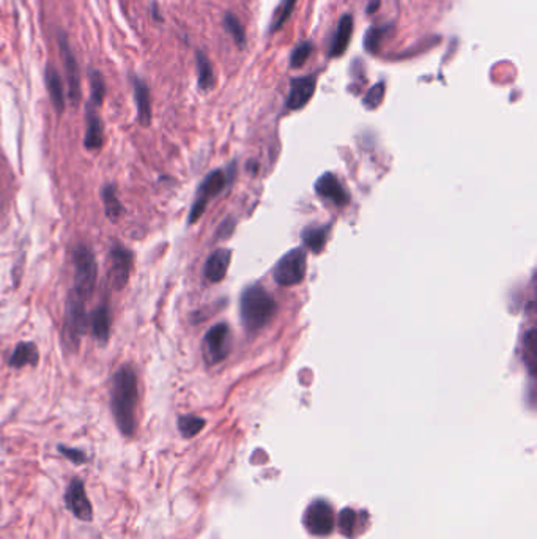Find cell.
Segmentation results:
<instances>
[{
  "label": "cell",
  "instance_id": "1",
  "mask_svg": "<svg viewBox=\"0 0 537 539\" xmlns=\"http://www.w3.org/2000/svg\"><path fill=\"white\" fill-rule=\"evenodd\" d=\"M137 404H139V383L133 366H120L112 377L111 407L120 432L133 437L137 429Z\"/></svg>",
  "mask_w": 537,
  "mask_h": 539
},
{
  "label": "cell",
  "instance_id": "2",
  "mask_svg": "<svg viewBox=\"0 0 537 539\" xmlns=\"http://www.w3.org/2000/svg\"><path fill=\"white\" fill-rule=\"evenodd\" d=\"M276 312V302L270 293L259 284L246 287L239 298V316L244 330L249 333L259 331L273 319Z\"/></svg>",
  "mask_w": 537,
  "mask_h": 539
},
{
  "label": "cell",
  "instance_id": "3",
  "mask_svg": "<svg viewBox=\"0 0 537 539\" xmlns=\"http://www.w3.org/2000/svg\"><path fill=\"white\" fill-rule=\"evenodd\" d=\"M74 291L82 300L91 297L96 287L98 266L93 251L85 245H78L73 251Z\"/></svg>",
  "mask_w": 537,
  "mask_h": 539
},
{
  "label": "cell",
  "instance_id": "4",
  "mask_svg": "<svg viewBox=\"0 0 537 539\" xmlns=\"http://www.w3.org/2000/svg\"><path fill=\"white\" fill-rule=\"evenodd\" d=\"M85 300L76 292H71L66 302V316L64 323V338L66 347H79V340L87 328V314H85Z\"/></svg>",
  "mask_w": 537,
  "mask_h": 539
},
{
  "label": "cell",
  "instance_id": "5",
  "mask_svg": "<svg viewBox=\"0 0 537 539\" xmlns=\"http://www.w3.org/2000/svg\"><path fill=\"white\" fill-rule=\"evenodd\" d=\"M306 276V254L302 249H291L285 253L279 262L274 265L273 277L279 286H296Z\"/></svg>",
  "mask_w": 537,
  "mask_h": 539
},
{
  "label": "cell",
  "instance_id": "6",
  "mask_svg": "<svg viewBox=\"0 0 537 539\" xmlns=\"http://www.w3.org/2000/svg\"><path fill=\"white\" fill-rule=\"evenodd\" d=\"M203 349L210 365H216L227 358L228 351H230V330L226 323H218L210 328L208 333L205 334Z\"/></svg>",
  "mask_w": 537,
  "mask_h": 539
},
{
  "label": "cell",
  "instance_id": "7",
  "mask_svg": "<svg viewBox=\"0 0 537 539\" xmlns=\"http://www.w3.org/2000/svg\"><path fill=\"white\" fill-rule=\"evenodd\" d=\"M227 183V179L222 170H213L210 175H207V179L203 180V183L201 185V188L197 191V199L196 202L192 203L191 213H190V223L194 224L196 221L202 217L205 208H207V203L210 199H213L215 196H218L219 192L224 190V186Z\"/></svg>",
  "mask_w": 537,
  "mask_h": 539
},
{
  "label": "cell",
  "instance_id": "8",
  "mask_svg": "<svg viewBox=\"0 0 537 539\" xmlns=\"http://www.w3.org/2000/svg\"><path fill=\"white\" fill-rule=\"evenodd\" d=\"M65 504L70 513L82 522H90L93 518V509H91L90 500L85 493L84 482L79 478H74L65 492Z\"/></svg>",
  "mask_w": 537,
  "mask_h": 539
},
{
  "label": "cell",
  "instance_id": "9",
  "mask_svg": "<svg viewBox=\"0 0 537 539\" xmlns=\"http://www.w3.org/2000/svg\"><path fill=\"white\" fill-rule=\"evenodd\" d=\"M133 268V253L129 249L113 245L111 249V280L116 291L127 287Z\"/></svg>",
  "mask_w": 537,
  "mask_h": 539
},
{
  "label": "cell",
  "instance_id": "10",
  "mask_svg": "<svg viewBox=\"0 0 537 539\" xmlns=\"http://www.w3.org/2000/svg\"><path fill=\"white\" fill-rule=\"evenodd\" d=\"M62 57H64V65H65V77L68 84V98L73 104H78L81 100V79H79V66L78 60L74 57L73 51L68 44L65 35H60L59 38Z\"/></svg>",
  "mask_w": 537,
  "mask_h": 539
},
{
  "label": "cell",
  "instance_id": "11",
  "mask_svg": "<svg viewBox=\"0 0 537 539\" xmlns=\"http://www.w3.org/2000/svg\"><path fill=\"white\" fill-rule=\"evenodd\" d=\"M306 525L313 535H329L334 527V514L329 504L325 502L312 503L306 511Z\"/></svg>",
  "mask_w": 537,
  "mask_h": 539
},
{
  "label": "cell",
  "instance_id": "12",
  "mask_svg": "<svg viewBox=\"0 0 537 539\" xmlns=\"http://www.w3.org/2000/svg\"><path fill=\"white\" fill-rule=\"evenodd\" d=\"M317 77L316 76H302L295 77L290 85V93L287 98V109L298 111L302 109L316 93Z\"/></svg>",
  "mask_w": 537,
  "mask_h": 539
},
{
  "label": "cell",
  "instance_id": "13",
  "mask_svg": "<svg viewBox=\"0 0 537 539\" xmlns=\"http://www.w3.org/2000/svg\"><path fill=\"white\" fill-rule=\"evenodd\" d=\"M316 191L320 197L333 202L337 207H344L347 205L348 201H350V196H348V191L344 188V185L331 172L323 174L322 177L317 180Z\"/></svg>",
  "mask_w": 537,
  "mask_h": 539
},
{
  "label": "cell",
  "instance_id": "14",
  "mask_svg": "<svg viewBox=\"0 0 537 539\" xmlns=\"http://www.w3.org/2000/svg\"><path fill=\"white\" fill-rule=\"evenodd\" d=\"M232 253L228 249H216L210 254L205 262V277L210 282H219L226 277L228 265H230Z\"/></svg>",
  "mask_w": 537,
  "mask_h": 539
},
{
  "label": "cell",
  "instance_id": "15",
  "mask_svg": "<svg viewBox=\"0 0 537 539\" xmlns=\"http://www.w3.org/2000/svg\"><path fill=\"white\" fill-rule=\"evenodd\" d=\"M352 33H353V16L352 15L342 16L339 24H337L333 43H331V48H329L331 57H339L345 53L348 48V43H350L352 39Z\"/></svg>",
  "mask_w": 537,
  "mask_h": 539
},
{
  "label": "cell",
  "instance_id": "16",
  "mask_svg": "<svg viewBox=\"0 0 537 539\" xmlns=\"http://www.w3.org/2000/svg\"><path fill=\"white\" fill-rule=\"evenodd\" d=\"M134 98L137 106V118L142 127H148L152 123V100L150 90L147 84L140 79H134Z\"/></svg>",
  "mask_w": 537,
  "mask_h": 539
},
{
  "label": "cell",
  "instance_id": "17",
  "mask_svg": "<svg viewBox=\"0 0 537 539\" xmlns=\"http://www.w3.org/2000/svg\"><path fill=\"white\" fill-rule=\"evenodd\" d=\"M46 87H48L49 98L53 101V106L55 107L57 113H62L65 111L64 82H62L60 75L53 66L46 68Z\"/></svg>",
  "mask_w": 537,
  "mask_h": 539
},
{
  "label": "cell",
  "instance_id": "18",
  "mask_svg": "<svg viewBox=\"0 0 537 539\" xmlns=\"http://www.w3.org/2000/svg\"><path fill=\"white\" fill-rule=\"evenodd\" d=\"M39 360V354L37 345L33 342H19L10 356L8 365L11 367L22 366H37Z\"/></svg>",
  "mask_w": 537,
  "mask_h": 539
},
{
  "label": "cell",
  "instance_id": "19",
  "mask_svg": "<svg viewBox=\"0 0 537 539\" xmlns=\"http://www.w3.org/2000/svg\"><path fill=\"white\" fill-rule=\"evenodd\" d=\"M394 32H396V27L392 24H383V26L369 28V32L365 33V38H364L365 51L370 54H376L380 51L381 44L385 43L388 38L392 37Z\"/></svg>",
  "mask_w": 537,
  "mask_h": 539
},
{
  "label": "cell",
  "instance_id": "20",
  "mask_svg": "<svg viewBox=\"0 0 537 539\" xmlns=\"http://www.w3.org/2000/svg\"><path fill=\"white\" fill-rule=\"evenodd\" d=\"M102 145V122L93 109H87V133H85V147L89 150H98Z\"/></svg>",
  "mask_w": 537,
  "mask_h": 539
},
{
  "label": "cell",
  "instance_id": "21",
  "mask_svg": "<svg viewBox=\"0 0 537 539\" xmlns=\"http://www.w3.org/2000/svg\"><path fill=\"white\" fill-rule=\"evenodd\" d=\"M91 333H93V336L102 344L109 339L111 314L107 306L101 304L100 308L93 312V316H91Z\"/></svg>",
  "mask_w": 537,
  "mask_h": 539
},
{
  "label": "cell",
  "instance_id": "22",
  "mask_svg": "<svg viewBox=\"0 0 537 539\" xmlns=\"http://www.w3.org/2000/svg\"><path fill=\"white\" fill-rule=\"evenodd\" d=\"M101 197H102V202H104V208H106V217L109 218L111 221H116L120 219V217L123 214V205L122 202L118 201V197L116 194V190H113L112 185H106L104 188L101 190Z\"/></svg>",
  "mask_w": 537,
  "mask_h": 539
},
{
  "label": "cell",
  "instance_id": "23",
  "mask_svg": "<svg viewBox=\"0 0 537 539\" xmlns=\"http://www.w3.org/2000/svg\"><path fill=\"white\" fill-rule=\"evenodd\" d=\"M327 238H328L327 227H306L304 232H302V241H304V245L316 254H318L325 248Z\"/></svg>",
  "mask_w": 537,
  "mask_h": 539
},
{
  "label": "cell",
  "instance_id": "24",
  "mask_svg": "<svg viewBox=\"0 0 537 539\" xmlns=\"http://www.w3.org/2000/svg\"><path fill=\"white\" fill-rule=\"evenodd\" d=\"M197 73H199V87L202 90H210L215 85V71L211 66L208 57L202 51H197Z\"/></svg>",
  "mask_w": 537,
  "mask_h": 539
},
{
  "label": "cell",
  "instance_id": "25",
  "mask_svg": "<svg viewBox=\"0 0 537 539\" xmlns=\"http://www.w3.org/2000/svg\"><path fill=\"white\" fill-rule=\"evenodd\" d=\"M224 27H226V30L230 33L232 38L235 39V43L238 44V48L243 49L244 44H246V33H244V28H243L242 22H239V19L237 18V16L232 15V13H226V16H224Z\"/></svg>",
  "mask_w": 537,
  "mask_h": 539
},
{
  "label": "cell",
  "instance_id": "26",
  "mask_svg": "<svg viewBox=\"0 0 537 539\" xmlns=\"http://www.w3.org/2000/svg\"><path fill=\"white\" fill-rule=\"evenodd\" d=\"M90 85H91V103L93 106H101L106 96V84L104 77L100 71H90Z\"/></svg>",
  "mask_w": 537,
  "mask_h": 539
},
{
  "label": "cell",
  "instance_id": "27",
  "mask_svg": "<svg viewBox=\"0 0 537 539\" xmlns=\"http://www.w3.org/2000/svg\"><path fill=\"white\" fill-rule=\"evenodd\" d=\"M205 426V421L202 418H197V417H180L179 418V429L183 437H186V439H191V437L197 435L201 430L203 429Z\"/></svg>",
  "mask_w": 537,
  "mask_h": 539
},
{
  "label": "cell",
  "instance_id": "28",
  "mask_svg": "<svg viewBox=\"0 0 537 539\" xmlns=\"http://www.w3.org/2000/svg\"><path fill=\"white\" fill-rule=\"evenodd\" d=\"M525 363L528 365L529 374L534 376L536 372V330L531 328L525 336Z\"/></svg>",
  "mask_w": 537,
  "mask_h": 539
},
{
  "label": "cell",
  "instance_id": "29",
  "mask_svg": "<svg viewBox=\"0 0 537 539\" xmlns=\"http://www.w3.org/2000/svg\"><path fill=\"white\" fill-rule=\"evenodd\" d=\"M295 5H296V0H282V3L279 5L277 13H276V16H274V19L271 22L270 32H277L279 28L285 24V21L290 18V15H291V11H293Z\"/></svg>",
  "mask_w": 537,
  "mask_h": 539
},
{
  "label": "cell",
  "instance_id": "30",
  "mask_svg": "<svg viewBox=\"0 0 537 539\" xmlns=\"http://www.w3.org/2000/svg\"><path fill=\"white\" fill-rule=\"evenodd\" d=\"M312 49H313V44L311 42L300 43L290 55V66L291 68H301L302 65L306 64V60L309 59V55L312 54Z\"/></svg>",
  "mask_w": 537,
  "mask_h": 539
},
{
  "label": "cell",
  "instance_id": "31",
  "mask_svg": "<svg viewBox=\"0 0 537 539\" xmlns=\"http://www.w3.org/2000/svg\"><path fill=\"white\" fill-rule=\"evenodd\" d=\"M383 96H385V84L383 82L375 84L374 87L365 93L363 100L365 109H376V107L381 104Z\"/></svg>",
  "mask_w": 537,
  "mask_h": 539
},
{
  "label": "cell",
  "instance_id": "32",
  "mask_svg": "<svg viewBox=\"0 0 537 539\" xmlns=\"http://www.w3.org/2000/svg\"><path fill=\"white\" fill-rule=\"evenodd\" d=\"M59 450L62 451V454H64L65 457L70 459V461L74 464H82V462L87 461V457H85V454L82 451L71 450V448H64V446H59Z\"/></svg>",
  "mask_w": 537,
  "mask_h": 539
},
{
  "label": "cell",
  "instance_id": "33",
  "mask_svg": "<svg viewBox=\"0 0 537 539\" xmlns=\"http://www.w3.org/2000/svg\"><path fill=\"white\" fill-rule=\"evenodd\" d=\"M355 519L356 518H355V513H353V511H350V519L347 518V514H345V511H344V513H342V515H340L342 530L347 531V529H348V531H350L353 529V522H355Z\"/></svg>",
  "mask_w": 537,
  "mask_h": 539
},
{
  "label": "cell",
  "instance_id": "34",
  "mask_svg": "<svg viewBox=\"0 0 537 539\" xmlns=\"http://www.w3.org/2000/svg\"><path fill=\"white\" fill-rule=\"evenodd\" d=\"M379 7H380V0H372V2H370L369 7H367V15L375 13V11L379 10Z\"/></svg>",
  "mask_w": 537,
  "mask_h": 539
}]
</instances>
